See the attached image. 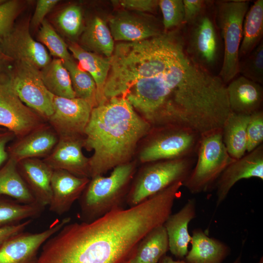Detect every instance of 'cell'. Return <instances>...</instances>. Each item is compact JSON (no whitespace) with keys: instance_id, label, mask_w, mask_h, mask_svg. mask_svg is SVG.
Returning <instances> with one entry per match:
<instances>
[{"instance_id":"cell-48","label":"cell","mask_w":263,"mask_h":263,"mask_svg":"<svg viewBox=\"0 0 263 263\" xmlns=\"http://www.w3.org/2000/svg\"><path fill=\"white\" fill-rule=\"evenodd\" d=\"M6 130V129H4V128H3L0 127V131H3V130Z\"/></svg>"},{"instance_id":"cell-45","label":"cell","mask_w":263,"mask_h":263,"mask_svg":"<svg viewBox=\"0 0 263 263\" xmlns=\"http://www.w3.org/2000/svg\"><path fill=\"white\" fill-rule=\"evenodd\" d=\"M258 263H263V257H262L260 259V260L259 262H258Z\"/></svg>"},{"instance_id":"cell-47","label":"cell","mask_w":263,"mask_h":263,"mask_svg":"<svg viewBox=\"0 0 263 263\" xmlns=\"http://www.w3.org/2000/svg\"><path fill=\"white\" fill-rule=\"evenodd\" d=\"M6 0H0V4L5 2Z\"/></svg>"},{"instance_id":"cell-14","label":"cell","mask_w":263,"mask_h":263,"mask_svg":"<svg viewBox=\"0 0 263 263\" xmlns=\"http://www.w3.org/2000/svg\"><path fill=\"white\" fill-rule=\"evenodd\" d=\"M84 136L59 137L51 152L42 160L53 169H62L90 178V159L83 153Z\"/></svg>"},{"instance_id":"cell-34","label":"cell","mask_w":263,"mask_h":263,"mask_svg":"<svg viewBox=\"0 0 263 263\" xmlns=\"http://www.w3.org/2000/svg\"><path fill=\"white\" fill-rule=\"evenodd\" d=\"M159 7L163 16L164 32L180 28L184 25V8L183 0H160Z\"/></svg>"},{"instance_id":"cell-21","label":"cell","mask_w":263,"mask_h":263,"mask_svg":"<svg viewBox=\"0 0 263 263\" xmlns=\"http://www.w3.org/2000/svg\"><path fill=\"white\" fill-rule=\"evenodd\" d=\"M196 215L195 200L189 199L179 211L171 214L164 224L168 235L169 250L177 258H184L188 252L191 239L188 224Z\"/></svg>"},{"instance_id":"cell-8","label":"cell","mask_w":263,"mask_h":263,"mask_svg":"<svg viewBox=\"0 0 263 263\" xmlns=\"http://www.w3.org/2000/svg\"><path fill=\"white\" fill-rule=\"evenodd\" d=\"M201 135L192 129L176 126L152 128L138 155L148 163L192 156L196 153Z\"/></svg>"},{"instance_id":"cell-23","label":"cell","mask_w":263,"mask_h":263,"mask_svg":"<svg viewBox=\"0 0 263 263\" xmlns=\"http://www.w3.org/2000/svg\"><path fill=\"white\" fill-rule=\"evenodd\" d=\"M68 49L78 60L79 65L94 78L96 86L98 105L105 102L104 90L111 67V57H104L88 51L74 42L68 46Z\"/></svg>"},{"instance_id":"cell-46","label":"cell","mask_w":263,"mask_h":263,"mask_svg":"<svg viewBox=\"0 0 263 263\" xmlns=\"http://www.w3.org/2000/svg\"><path fill=\"white\" fill-rule=\"evenodd\" d=\"M0 58H4L3 55H2V54L0 52Z\"/></svg>"},{"instance_id":"cell-10","label":"cell","mask_w":263,"mask_h":263,"mask_svg":"<svg viewBox=\"0 0 263 263\" xmlns=\"http://www.w3.org/2000/svg\"><path fill=\"white\" fill-rule=\"evenodd\" d=\"M10 74L20 100L47 122L54 112L53 94L45 86L40 70L28 62L19 61Z\"/></svg>"},{"instance_id":"cell-24","label":"cell","mask_w":263,"mask_h":263,"mask_svg":"<svg viewBox=\"0 0 263 263\" xmlns=\"http://www.w3.org/2000/svg\"><path fill=\"white\" fill-rule=\"evenodd\" d=\"M168 250V235L162 225L150 231L141 240L129 260L131 263H159Z\"/></svg>"},{"instance_id":"cell-49","label":"cell","mask_w":263,"mask_h":263,"mask_svg":"<svg viewBox=\"0 0 263 263\" xmlns=\"http://www.w3.org/2000/svg\"><path fill=\"white\" fill-rule=\"evenodd\" d=\"M124 263H131L130 262L129 260H128L126 262H125Z\"/></svg>"},{"instance_id":"cell-29","label":"cell","mask_w":263,"mask_h":263,"mask_svg":"<svg viewBox=\"0 0 263 263\" xmlns=\"http://www.w3.org/2000/svg\"><path fill=\"white\" fill-rule=\"evenodd\" d=\"M40 71L45 86L53 95L68 98L75 97L69 73L61 59H54Z\"/></svg>"},{"instance_id":"cell-27","label":"cell","mask_w":263,"mask_h":263,"mask_svg":"<svg viewBox=\"0 0 263 263\" xmlns=\"http://www.w3.org/2000/svg\"><path fill=\"white\" fill-rule=\"evenodd\" d=\"M0 195L23 204L37 203L19 172L17 162L11 158L0 168Z\"/></svg>"},{"instance_id":"cell-5","label":"cell","mask_w":263,"mask_h":263,"mask_svg":"<svg viewBox=\"0 0 263 263\" xmlns=\"http://www.w3.org/2000/svg\"><path fill=\"white\" fill-rule=\"evenodd\" d=\"M215 20L223 41V59L218 76L226 85L238 74L239 50L249 1H214Z\"/></svg>"},{"instance_id":"cell-35","label":"cell","mask_w":263,"mask_h":263,"mask_svg":"<svg viewBox=\"0 0 263 263\" xmlns=\"http://www.w3.org/2000/svg\"><path fill=\"white\" fill-rule=\"evenodd\" d=\"M56 22L67 36L71 38L77 37L82 27L83 17L81 8L76 5L66 7L57 16Z\"/></svg>"},{"instance_id":"cell-15","label":"cell","mask_w":263,"mask_h":263,"mask_svg":"<svg viewBox=\"0 0 263 263\" xmlns=\"http://www.w3.org/2000/svg\"><path fill=\"white\" fill-rule=\"evenodd\" d=\"M110 30L114 40L138 41L158 36L164 32L161 23L151 16L144 17L127 10L109 19Z\"/></svg>"},{"instance_id":"cell-33","label":"cell","mask_w":263,"mask_h":263,"mask_svg":"<svg viewBox=\"0 0 263 263\" xmlns=\"http://www.w3.org/2000/svg\"><path fill=\"white\" fill-rule=\"evenodd\" d=\"M238 73L255 82L263 84V40L249 55L239 60Z\"/></svg>"},{"instance_id":"cell-12","label":"cell","mask_w":263,"mask_h":263,"mask_svg":"<svg viewBox=\"0 0 263 263\" xmlns=\"http://www.w3.org/2000/svg\"><path fill=\"white\" fill-rule=\"evenodd\" d=\"M28 27L26 22L13 26L0 40V51L5 59L26 61L42 69L51 62V57L44 46L33 38Z\"/></svg>"},{"instance_id":"cell-38","label":"cell","mask_w":263,"mask_h":263,"mask_svg":"<svg viewBox=\"0 0 263 263\" xmlns=\"http://www.w3.org/2000/svg\"><path fill=\"white\" fill-rule=\"evenodd\" d=\"M157 0H112L113 5L126 10L140 12L154 13L158 7Z\"/></svg>"},{"instance_id":"cell-20","label":"cell","mask_w":263,"mask_h":263,"mask_svg":"<svg viewBox=\"0 0 263 263\" xmlns=\"http://www.w3.org/2000/svg\"><path fill=\"white\" fill-rule=\"evenodd\" d=\"M226 93L231 112L250 115L262 110L263 89L259 83L241 75L228 83Z\"/></svg>"},{"instance_id":"cell-9","label":"cell","mask_w":263,"mask_h":263,"mask_svg":"<svg viewBox=\"0 0 263 263\" xmlns=\"http://www.w3.org/2000/svg\"><path fill=\"white\" fill-rule=\"evenodd\" d=\"M47 123L19 98L10 74L0 70V127L21 137Z\"/></svg>"},{"instance_id":"cell-17","label":"cell","mask_w":263,"mask_h":263,"mask_svg":"<svg viewBox=\"0 0 263 263\" xmlns=\"http://www.w3.org/2000/svg\"><path fill=\"white\" fill-rule=\"evenodd\" d=\"M58 138L47 122L10 142L7 148L9 158L17 163L28 158H44L53 150Z\"/></svg>"},{"instance_id":"cell-44","label":"cell","mask_w":263,"mask_h":263,"mask_svg":"<svg viewBox=\"0 0 263 263\" xmlns=\"http://www.w3.org/2000/svg\"><path fill=\"white\" fill-rule=\"evenodd\" d=\"M232 263H242L241 256H239Z\"/></svg>"},{"instance_id":"cell-11","label":"cell","mask_w":263,"mask_h":263,"mask_svg":"<svg viewBox=\"0 0 263 263\" xmlns=\"http://www.w3.org/2000/svg\"><path fill=\"white\" fill-rule=\"evenodd\" d=\"M70 221V217L56 220L41 232L23 231L12 236L0 247V263H37L40 247Z\"/></svg>"},{"instance_id":"cell-31","label":"cell","mask_w":263,"mask_h":263,"mask_svg":"<svg viewBox=\"0 0 263 263\" xmlns=\"http://www.w3.org/2000/svg\"><path fill=\"white\" fill-rule=\"evenodd\" d=\"M63 64L69 73L75 97L85 100L93 108L97 106L96 86L93 77L73 58Z\"/></svg>"},{"instance_id":"cell-39","label":"cell","mask_w":263,"mask_h":263,"mask_svg":"<svg viewBox=\"0 0 263 263\" xmlns=\"http://www.w3.org/2000/svg\"><path fill=\"white\" fill-rule=\"evenodd\" d=\"M184 8V24L194 20L204 10L208 0H183Z\"/></svg>"},{"instance_id":"cell-2","label":"cell","mask_w":263,"mask_h":263,"mask_svg":"<svg viewBox=\"0 0 263 263\" xmlns=\"http://www.w3.org/2000/svg\"><path fill=\"white\" fill-rule=\"evenodd\" d=\"M182 28L135 42H122L114 47L105 85L106 100L123 96L137 81L151 77L169 66L184 47Z\"/></svg>"},{"instance_id":"cell-28","label":"cell","mask_w":263,"mask_h":263,"mask_svg":"<svg viewBox=\"0 0 263 263\" xmlns=\"http://www.w3.org/2000/svg\"><path fill=\"white\" fill-rule=\"evenodd\" d=\"M81 42L94 53L107 57L112 56L115 47L106 22L98 17L89 21L82 34Z\"/></svg>"},{"instance_id":"cell-1","label":"cell","mask_w":263,"mask_h":263,"mask_svg":"<svg viewBox=\"0 0 263 263\" xmlns=\"http://www.w3.org/2000/svg\"><path fill=\"white\" fill-rule=\"evenodd\" d=\"M151 129L123 96L93 108L84 143V148L94 151L89 158L90 178L132 161L139 141Z\"/></svg>"},{"instance_id":"cell-26","label":"cell","mask_w":263,"mask_h":263,"mask_svg":"<svg viewBox=\"0 0 263 263\" xmlns=\"http://www.w3.org/2000/svg\"><path fill=\"white\" fill-rule=\"evenodd\" d=\"M263 0H257L249 7L245 16L239 60L249 55L263 40Z\"/></svg>"},{"instance_id":"cell-19","label":"cell","mask_w":263,"mask_h":263,"mask_svg":"<svg viewBox=\"0 0 263 263\" xmlns=\"http://www.w3.org/2000/svg\"><path fill=\"white\" fill-rule=\"evenodd\" d=\"M19 172L36 202L43 207L52 199L51 178L54 169L40 158H28L17 163Z\"/></svg>"},{"instance_id":"cell-13","label":"cell","mask_w":263,"mask_h":263,"mask_svg":"<svg viewBox=\"0 0 263 263\" xmlns=\"http://www.w3.org/2000/svg\"><path fill=\"white\" fill-rule=\"evenodd\" d=\"M54 112L47 123L58 137L84 136L93 108L78 98H68L53 95Z\"/></svg>"},{"instance_id":"cell-30","label":"cell","mask_w":263,"mask_h":263,"mask_svg":"<svg viewBox=\"0 0 263 263\" xmlns=\"http://www.w3.org/2000/svg\"><path fill=\"white\" fill-rule=\"evenodd\" d=\"M44 209L38 203L23 204L0 195V227L18 225L27 218H38Z\"/></svg>"},{"instance_id":"cell-40","label":"cell","mask_w":263,"mask_h":263,"mask_svg":"<svg viewBox=\"0 0 263 263\" xmlns=\"http://www.w3.org/2000/svg\"><path fill=\"white\" fill-rule=\"evenodd\" d=\"M59 1L58 0H38L37 1L35 12L31 19V25L37 27L45 19L47 14Z\"/></svg>"},{"instance_id":"cell-4","label":"cell","mask_w":263,"mask_h":263,"mask_svg":"<svg viewBox=\"0 0 263 263\" xmlns=\"http://www.w3.org/2000/svg\"><path fill=\"white\" fill-rule=\"evenodd\" d=\"M185 49L197 65L218 76L223 59L224 47L215 20L214 0H208L203 12L182 27Z\"/></svg>"},{"instance_id":"cell-16","label":"cell","mask_w":263,"mask_h":263,"mask_svg":"<svg viewBox=\"0 0 263 263\" xmlns=\"http://www.w3.org/2000/svg\"><path fill=\"white\" fill-rule=\"evenodd\" d=\"M253 177L263 180V144L241 158L234 160L223 170L215 185L217 207L225 200L237 182Z\"/></svg>"},{"instance_id":"cell-36","label":"cell","mask_w":263,"mask_h":263,"mask_svg":"<svg viewBox=\"0 0 263 263\" xmlns=\"http://www.w3.org/2000/svg\"><path fill=\"white\" fill-rule=\"evenodd\" d=\"M246 153L263 144V111L261 110L250 115L246 129Z\"/></svg>"},{"instance_id":"cell-32","label":"cell","mask_w":263,"mask_h":263,"mask_svg":"<svg viewBox=\"0 0 263 263\" xmlns=\"http://www.w3.org/2000/svg\"><path fill=\"white\" fill-rule=\"evenodd\" d=\"M38 38L44 44L50 54L63 62L73 58L68 51V47L63 39L56 33L50 23L44 19L41 24Z\"/></svg>"},{"instance_id":"cell-42","label":"cell","mask_w":263,"mask_h":263,"mask_svg":"<svg viewBox=\"0 0 263 263\" xmlns=\"http://www.w3.org/2000/svg\"><path fill=\"white\" fill-rule=\"evenodd\" d=\"M15 138V136L11 132L7 130L0 131V168L9 158L7 148Z\"/></svg>"},{"instance_id":"cell-18","label":"cell","mask_w":263,"mask_h":263,"mask_svg":"<svg viewBox=\"0 0 263 263\" xmlns=\"http://www.w3.org/2000/svg\"><path fill=\"white\" fill-rule=\"evenodd\" d=\"M90 178L80 177L62 169H54L51 178L50 211L61 216L79 199Z\"/></svg>"},{"instance_id":"cell-3","label":"cell","mask_w":263,"mask_h":263,"mask_svg":"<svg viewBox=\"0 0 263 263\" xmlns=\"http://www.w3.org/2000/svg\"><path fill=\"white\" fill-rule=\"evenodd\" d=\"M135 161L119 165L108 176L97 175L90 181L79 198V218L93 221L112 210L122 207L136 171Z\"/></svg>"},{"instance_id":"cell-41","label":"cell","mask_w":263,"mask_h":263,"mask_svg":"<svg viewBox=\"0 0 263 263\" xmlns=\"http://www.w3.org/2000/svg\"><path fill=\"white\" fill-rule=\"evenodd\" d=\"M32 221V219H29L17 225L0 227V247L8 239L24 231Z\"/></svg>"},{"instance_id":"cell-37","label":"cell","mask_w":263,"mask_h":263,"mask_svg":"<svg viewBox=\"0 0 263 263\" xmlns=\"http://www.w3.org/2000/svg\"><path fill=\"white\" fill-rule=\"evenodd\" d=\"M20 8V2L16 0L5 1L0 4V40L12 29Z\"/></svg>"},{"instance_id":"cell-43","label":"cell","mask_w":263,"mask_h":263,"mask_svg":"<svg viewBox=\"0 0 263 263\" xmlns=\"http://www.w3.org/2000/svg\"><path fill=\"white\" fill-rule=\"evenodd\" d=\"M159 263H187L185 261H175L169 256H164L159 261Z\"/></svg>"},{"instance_id":"cell-7","label":"cell","mask_w":263,"mask_h":263,"mask_svg":"<svg viewBox=\"0 0 263 263\" xmlns=\"http://www.w3.org/2000/svg\"><path fill=\"white\" fill-rule=\"evenodd\" d=\"M196 154L195 165L183 183L192 194L210 189L225 168L235 160L225 146L222 129L201 134Z\"/></svg>"},{"instance_id":"cell-6","label":"cell","mask_w":263,"mask_h":263,"mask_svg":"<svg viewBox=\"0 0 263 263\" xmlns=\"http://www.w3.org/2000/svg\"><path fill=\"white\" fill-rule=\"evenodd\" d=\"M147 164L133 179L126 200L129 207L139 204L175 183H184L193 168L194 160L192 156Z\"/></svg>"},{"instance_id":"cell-22","label":"cell","mask_w":263,"mask_h":263,"mask_svg":"<svg viewBox=\"0 0 263 263\" xmlns=\"http://www.w3.org/2000/svg\"><path fill=\"white\" fill-rule=\"evenodd\" d=\"M190 243L191 249L185 257L187 263H222L230 253L227 245L201 229L193 231Z\"/></svg>"},{"instance_id":"cell-25","label":"cell","mask_w":263,"mask_h":263,"mask_svg":"<svg viewBox=\"0 0 263 263\" xmlns=\"http://www.w3.org/2000/svg\"><path fill=\"white\" fill-rule=\"evenodd\" d=\"M250 115L231 112L222 128L223 140L227 151L234 159L246 153V129Z\"/></svg>"}]
</instances>
